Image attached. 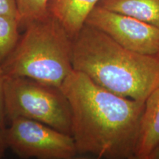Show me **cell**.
Here are the masks:
<instances>
[{"mask_svg":"<svg viewBox=\"0 0 159 159\" xmlns=\"http://www.w3.org/2000/svg\"><path fill=\"white\" fill-rule=\"evenodd\" d=\"M5 76L0 65V127L5 128L6 117L5 111V103H4V83Z\"/></svg>","mask_w":159,"mask_h":159,"instance_id":"13","label":"cell"},{"mask_svg":"<svg viewBox=\"0 0 159 159\" xmlns=\"http://www.w3.org/2000/svg\"><path fill=\"white\" fill-rule=\"evenodd\" d=\"M20 26L17 18L0 15V65L16 46L21 36L19 32Z\"/></svg>","mask_w":159,"mask_h":159,"instance_id":"10","label":"cell"},{"mask_svg":"<svg viewBox=\"0 0 159 159\" xmlns=\"http://www.w3.org/2000/svg\"><path fill=\"white\" fill-rule=\"evenodd\" d=\"M85 24L104 32L125 48L148 55H159V28L134 17L97 5Z\"/></svg>","mask_w":159,"mask_h":159,"instance_id":"6","label":"cell"},{"mask_svg":"<svg viewBox=\"0 0 159 159\" xmlns=\"http://www.w3.org/2000/svg\"><path fill=\"white\" fill-rule=\"evenodd\" d=\"M4 103L9 120L32 119L71 135L70 104L60 87L29 77L5 76Z\"/></svg>","mask_w":159,"mask_h":159,"instance_id":"4","label":"cell"},{"mask_svg":"<svg viewBox=\"0 0 159 159\" xmlns=\"http://www.w3.org/2000/svg\"><path fill=\"white\" fill-rule=\"evenodd\" d=\"M48 2L49 0H16L21 25L45 16Z\"/></svg>","mask_w":159,"mask_h":159,"instance_id":"11","label":"cell"},{"mask_svg":"<svg viewBox=\"0 0 159 159\" xmlns=\"http://www.w3.org/2000/svg\"><path fill=\"white\" fill-rule=\"evenodd\" d=\"M148 159H159V144L152 151Z\"/></svg>","mask_w":159,"mask_h":159,"instance_id":"15","label":"cell"},{"mask_svg":"<svg viewBox=\"0 0 159 159\" xmlns=\"http://www.w3.org/2000/svg\"><path fill=\"white\" fill-rule=\"evenodd\" d=\"M0 15L16 17L19 19L16 0H0Z\"/></svg>","mask_w":159,"mask_h":159,"instance_id":"12","label":"cell"},{"mask_svg":"<svg viewBox=\"0 0 159 159\" xmlns=\"http://www.w3.org/2000/svg\"><path fill=\"white\" fill-rule=\"evenodd\" d=\"M159 144V83L145 101L136 158L148 159Z\"/></svg>","mask_w":159,"mask_h":159,"instance_id":"8","label":"cell"},{"mask_svg":"<svg viewBox=\"0 0 159 159\" xmlns=\"http://www.w3.org/2000/svg\"><path fill=\"white\" fill-rule=\"evenodd\" d=\"M25 27L15 48L1 64L4 75L29 77L61 88L74 71L73 39L49 13Z\"/></svg>","mask_w":159,"mask_h":159,"instance_id":"3","label":"cell"},{"mask_svg":"<svg viewBox=\"0 0 159 159\" xmlns=\"http://www.w3.org/2000/svg\"><path fill=\"white\" fill-rule=\"evenodd\" d=\"M6 128L7 147L20 158L72 159L78 155L71 135L42 122L18 117Z\"/></svg>","mask_w":159,"mask_h":159,"instance_id":"5","label":"cell"},{"mask_svg":"<svg viewBox=\"0 0 159 159\" xmlns=\"http://www.w3.org/2000/svg\"><path fill=\"white\" fill-rule=\"evenodd\" d=\"M100 0H49L47 12L74 39Z\"/></svg>","mask_w":159,"mask_h":159,"instance_id":"7","label":"cell"},{"mask_svg":"<svg viewBox=\"0 0 159 159\" xmlns=\"http://www.w3.org/2000/svg\"><path fill=\"white\" fill-rule=\"evenodd\" d=\"M98 5L159 28V0H100Z\"/></svg>","mask_w":159,"mask_h":159,"instance_id":"9","label":"cell"},{"mask_svg":"<svg viewBox=\"0 0 159 159\" xmlns=\"http://www.w3.org/2000/svg\"><path fill=\"white\" fill-rule=\"evenodd\" d=\"M5 128H2L0 127V158H2L5 155V152L7 148H8L6 141V136H5Z\"/></svg>","mask_w":159,"mask_h":159,"instance_id":"14","label":"cell"},{"mask_svg":"<svg viewBox=\"0 0 159 159\" xmlns=\"http://www.w3.org/2000/svg\"><path fill=\"white\" fill-rule=\"evenodd\" d=\"M72 66L109 91L144 102L159 83V55L129 50L87 24L72 40Z\"/></svg>","mask_w":159,"mask_h":159,"instance_id":"2","label":"cell"},{"mask_svg":"<svg viewBox=\"0 0 159 159\" xmlns=\"http://www.w3.org/2000/svg\"><path fill=\"white\" fill-rule=\"evenodd\" d=\"M61 89L70 104L78 154L136 158L144 102L114 94L75 70Z\"/></svg>","mask_w":159,"mask_h":159,"instance_id":"1","label":"cell"}]
</instances>
